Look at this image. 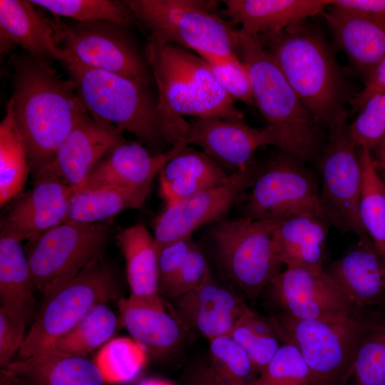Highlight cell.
Returning a JSON list of instances; mask_svg holds the SVG:
<instances>
[{
    "instance_id": "cell-1",
    "label": "cell",
    "mask_w": 385,
    "mask_h": 385,
    "mask_svg": "<svg viewBox=\"0 0 385 385\" xmlns=\"http://www.w3.org/2000/svg\"><path fill=\"white\" fill-rule=\"evenodd\" d=\"M10 60L9 100L34 175L53 160L76 120L88 111L74 82L61 77L47 61L29 54L14 55Z\"/></svg>"
},
{
    "instance_id": "cell-2",
    "label": "cell",
    "mask_w": 385,
    "mask_h": 385,
    "mask_svg": "<svg viewBox=\"0 0 385 385\" xmlns=\"http://www.w3.org/2000/svg\"><path fill=\"white\" fill-rule=\"evenodd\" d=\"M65 54L61 62L92 117L133 134L154 153L166 152L183 140L188 121L166 116L148 85L88 67L66 51Z\"/></svg>"
},
{
    "instance_id": "cell-3",
    "label": "cell",
    "mask_w": 385,
    "mask_h": 385,
    "mask_svg": "<svg viewBox=\"0 0 385 385\" xmlns=\"http://www.w3.org/2000/svg\"><path fill=\"white\" fill-rule=\"evenodd\" d=\"M316 122L328 130L346 123L354 95L324 38L306 20L256 37Z\"/></svg>"
},
{
    "instance_id": "cell-4",
    "label": "cell",
    "mask_w": 385,
    "mask_h": 385,
    "mask_svg": "<svg viewBox=\"0 0 385 385\" xmlns=\"http://www.w3.org/2000/svg\"><path fill=\"white\" fill-rule=\"evenodd\" d=\"M235 51L248 72L255 103L267 123L272 145L304 163L315 160L321 151V125L271 55L256 37L240 29L236 30Z\"/></svg>"
},
{
    "instance_id": "cell-5",
    "label": "cell",
    "mask_w": 385,
    "mask_h": 385,
    "mask_svg": "<svg viewBox=\"0 0 385 385\" xmlns=\"http://www.w3.org/2000/svg\"><path fill=\"white\" fill-rule=\"evenodd\" d=\"M145 57L157 86L160 108L169 118L182 120L188 115L243 120L234 99L198 55L174 43L148 38Z\"/></svg>"
},
{
    "instance_id": "cell-6",
    "label": "cell",
    "mask_w": 385,
    "mask_h": 385,
    "mask_svg": "<svg viewBox=\"0 0 385 385\" xmlns=\"http://www.w3.org/2000/svg\"><path fill=\"white\" fill-rule=\"evenodd\" d=\"M139 25L150 31L149 38L174 43L195 51L224 58L238 57L237 29L215 14V1L125 0Z\"/></svg>"
},
{
    "instance_id": "cell-7",
    "label": "cell",
    "mask_w": 385,
    "mask_h": 385,
    "mask_svg": "<svg viewBox=\"0 0 385 385\" xmlns=\"http://www.w3.org/2000/svg\"><path fill=\"white\" fill-rule=\"evenodd\" d=\"M118 284L101 258L46 294L19 351L26 359L49 349L94 307L115 299Z\"/></svg>"
},
{
    "instance_id": "cell-8",
    "label": "cell",
    "mask_w": 385,
    "mask_h": 385,
    "mask_svg": "<svg viewBox=\"0 0 385 385\" xmlns=\"http://www.w3.org/2000/svg\"><path fill=\"white\" fill-rule=\"evenodd\" d=\"M366 315L342 320L299 319L279 312L270 319L279 340L294 346L314 385H345Z\"/></svg>"
},
{
    "instance_id": "cell-9",
    "label": "cell",
    "mask_w": 385,
    "mask_h": 385,
    "mask_svg": "<svg viewBox=\"0 0 385 385\" xmlns=\"http://www.w3.org/2000/svg\"><path fill=\"white\" fill-rule=\"evenodd\" d=\"M110 235L106 222L66 221L28 240L24 250L35 291L45 294L101 259Z\"/></svg>"
},
{
    "instance_id": "cell-10",
    "label": "cell",
    "mask_w": 385,
    "mask_h": 385,
    "mask_svg": "<svg viewBox=\"0 0 385 385\" xmlns=\"http://www.w3.org/2000/svg\"><path fill=\"white\" fill-rule=\"evenodd\" d=\"M280 221H220L211 230L223 270L249 297L258 296L281 273L283 263L274 245Z\"/></svg>"
},
{
    "instance_id": "cell-11",
    "label": "cell",
    "mask_w": 385,
    "mask_h": 385,
    "mask_svg": "<svg viewBox=\"0 0 385 385\" xmlns=\"http://www.w3.org/2000/svg\"><path fill=\"white\" fill-rule=\"evenodd\" d=\"M319 192L314 174L304 163L282 152L260 165L245 201L244 218L282 220L307 214L324 215Z\"/></svg>"
},
{
    "instance_id": "cell-12",
    "label": "cell",
    "mask_w": 385,
    "mask_h": 385,
    "mask_svg": "<svg viewBox=\"0 0 385 385\" xmlns=\"http://www.w3.org/2000/svg\"><path fill=\"white\" fill-rule=\"evenodd\" d=\"M328 142L319 160L320 202L329 223L359 239L369 237L361 223L359 200L361 168L346 123L329 130Z\"/></svg>"
},
{
    "instance_id": "cell-13",
    "label": "cell",
    "mask_w": 385,
    "mask_h": 385,
    "mask_svg": "<svg viewBox=\"0 0 385 385\" xmlns=\"http://www.w3.org/2000/svg\"><path fill=\"white\" fill-rule=\"evenodd\" d=\"M62 48L83 65L148 85L149 66L123 26L107 21H52Z\"/></svg>"
},
{
    "instance_id": "cell-14",
    "label": "cell",
    "mask_w": 385,
    "mask_h": 385,
    "mask_svg": "<svg viewBox=\"0 0 385 385\" xmlns=\"http://www.w3.org/2000/svg\"><path fill=\"white\" fill-rule=\"evenodd\" d=\"M260 164L231 174L229 183L200 192L192 197L167 203L153 224L158 252L175 241L189 238L200 227L220 219L240 195L250 188Z\"/></svg>"
},
{
    "instance_id": "cell-15",
    "label": "cell",
    "mask_w": 385,
    "mask_h": 385,
    "mask_svg": "<svg viewBox=\"0 0 385 385\" xmlns=\"http://www.w3.org/2000/svg\"><path fill=\"white\" fill-rule=\"evenodd\" d=\"M281 312L306 320H342L360 312L324 270L287 268L269 285Z\"/></svg>"
},
{
    "instance_id": "cell-16",
    "label": "cell",
    "mask_w": 385,
    "mask_h": 385,
    "mask_svg": "<svg viewBox=\"0 0 385 385\" xmlns=\"http://www.w3.org/2000/svg\"><path fill=\"white\" fill-rule=\"evenodd\" d=\"M88 113H83L76 120L53 160L34 175V183L55 179L76 192L108 153L125 140L117 127Z\"/></svg>"
},
{
    "instance_id": "cell-17",
    "label": "cell",
    "mask_w": 385,
    "mask_h": 385,
    "mask_svg": "<svg viewBox=\"0 0 385 385\" xmlns=\"http://www.w3.org/2000/svg\"><path fill=\"white\" fill-rule=\"evenodd\" d=\"M186 145L182 140L168 151L157 153L139 142L125 139L98 163L77 191L117 188L146 199L156 175Z\"/></svg>"
},
{
    "instance_id": "cell-18",
    "label": "cell",
    "mask_w": 385,
    "mask_h": 385,
    "mask_svg": "<svg viewBox=\"0 0 385 385\" xmlns=\"http://www.w3.org/2000/svg\"><path fill=\"white\" fill-rule=\"evenodd\" d=\"M183 142L195 145L222 167L246 170L256 163L258 148L272 145L267 128L258 129L243 122L213 118H192Z\"/></svg>"
},
{
    "instance_id": "cell-19",
    "label": "cell",
    "mask_w": 385,
    "mask_h": 385,
    "mask_svg": "<svg viewBox=\"0 0 385 385\" xmlns=\"http://www.w3.org/2000/svg\"><path fill=\"white\" fill-rule=\"evenodd\" d=\"M177 300L178 315L185 326L208 340L230 334L250 309L234 291L217 282L210 268L197 287Z\"/></svg>"
},
{
    "instance_id": "cell-20",
    "label": "cell",
    "mask_w": 385,
    "mask_h": 385,
    "mask_svg": "<svg viewBox=\"0 0 385 385\" xmlns=\"http://www.w3.org/2000/svg\"><path fill=\"white\" fill-rule=\"evenodd\" d=\"M73 193L72 188L55 179L35 183L1 220V235L21 242L61 224Z\"/></svg>"
},
{
    "instance_id": "cell-21",
    "label": "cell",
    "mask_w": 385,
    "mask_h": 385,
    "mask_svg": "<svg viewBox=\"0 0 385 385\" xmlns=\"http://www.w3.org/2000/svg\"><path fill=\"white\" fill-rule=\"evenodd\" d=\"M324 271L356 309L384 300L385 259L369 237L359 239Z\"/></svg>"
},
{
    "instance_id": "cell-22",
    "label": "cell",
    "mask_w": 385,
    "mask_h": 385,
    "mask_svg": "<svg viewBox=\"0 0 385 385\" xmlns=\"http://www.w3.org/2000/svg\"><path fill=\"white\" fill-rule=\"evenodd\" d=\"M328 6L324 14L334 39L365 81L385 57V18Z\"/></svg>"
},
{
    "instance_id": "cell-23",
    "label": "cell",
    "mask_w": 385,
    "mask_h": 385,
    "mask_svg": "<svg viewBox=\"0 0 385 385\" xmlns=\"http://www.w3.org/2000/svg\"><path fill=\"white\" fill-rule=\"evenodd\" d=\"M221 11L245 34L257 36L282 31L327 9L328 0H224Z\"/></svg>"
},
{
    "instance_id": "cell-24",
    "label": "cell",
    "mask_w": 385,
    "mask_h": 385,
    "mask_svg": "<svg viewBox=\"0 0 385 385\" xmlns=\"http://www.w3.org/2000/svg\"><path fill=\"white\" fill-rule=\"evenodd\" d=\"M32 5L24 0L0 1L1 53L18 44L35 58L62 61L66 54L56 41L52 21Z\"/></svg>"
},
{
    "instance_id": "cell-25",
    "label": "cell",
    "mask_w": 385,
    "mask_h": 385,
    "mask_svg": "<svg viewBox=\"0 0 385 385\" xmlns=\"http://www.w3.org/2000/svg\"><path fill=\"white\" fill-rule=\"evenodd\" d=\"M118 306L121 324L148 354L163 356L183 341L188 328L178 315L169 311L165 302L153 304L121 297Z\"/></svg>"
},
{
    "instance_id": "cell-26",
    "label": "cell",
    "mask_w": 385,
    "mask_h": 385,
    "mask_svg": "<svg viewBox=\"0 0 385 385\" xmlns=\"http://www.w3.org/2000/svg\"><path fill=\"white\" fill-rule=\"evenodd\" d=\"M159 175L160 192L166 204L226 185L232 178L205 153L190 145L170 159Z\"/></svg>"
},
{
    "instance_id": "cell-27",
    "label": "cell",
    "mask_w": 385,
    "mask_h": 385,
    "mask_svg": "<svg viewBox=\"0 0 385 385\" xmlns=\"http://www.w3.org/2000/svg\"><path fill=\"white\" fill-rule=\"evenodd\" d=\"M329 221L307 214L281 220L274 232L276 252L287 268L324 270Z\"/></svg>"
},
{
    "instance_id": "cell-28",
    "label": "cell",
    "mask_w": 385,
    "mask_h": 385,
    "mask_svg": "<svg viewBox=\"0 0 385 385\" xmlns=\"http://www.w3.org/2000/svg\"><path fill=\"white\" fill-rule=\"evenodd\" d=\"M6 368L28 385H103L105 383L94 361L51 349L11 361Z\"/></svg>"
},
{
    "instance_id": "cell-29",
    "label": "cell",
    "mask_w": 385,
    "mask_h": 385,
    "mask_svg": "<svg viewBox=\"0 0 385 385\" xmlns=\"http://www.w3.org/2000/svg\"><path fill=\"white\" fill-rule=\"evenodd\" d=\"M34 291L24 247L0 235V308L24 332L35 309Z\"/></svg>"
},
{
    "instance_id": "cell-30",
    "label": "cell",
    "mask_w": 385,
    "mask_h": 385,
    "mask_svg": "<svg viewBox=\"0 0 385 385\" xmlns=\"http://www.w3.org/2000/svg\"><path fill=\"white\" fill-rule=\"evenodd\" d=\"M115 238L125 260L129 298L148 304L164 303L153 236L145 226L137 224L123 230Z\"/></svg>"
},
{
    "instance_id": "cell-31",
    "label": "cell",
    "mask_w": 385,
    "mask_h": 385,
    "mask_svg": "<svg viewBox=\"0 0 385 385\" xmlns=\"http://www.w3.org/2000/svg\"><path fill=\"white\" fill-rule=\"evenodd\" d=\"M31 171L29 159L9 100L0 123V205L22 192Z\"/></svg>"
},
{
    "instance_id": "cell-32",
    "label": "cell",
    "mask_w": 385,
    "mask_h": 385,
    "mask_svg": "<svg viewBox=\"0 0 385 385\" xmlns=\"http://www.w3.org/2000/svg\"><path fill=\"white\" fill-rule=\"evenodd\" d=\"M345 385H385V312L366 315Z\"/></svg>"
},
{
    "instance_id": "cell-33",
    "label": "cell",
    "mask_w": 385,
    "mask_h": 385,
    "mask_svg": "<svg viewBox=\"0 0 385 385\" xmlns=\"http://www.w3.org/2000/svg\"><path fill=\"white\" fill-rule=\"evenodd\" d=\"M144 197L117 188H101L74 192L64 222H103L127 210L140 209Z\"/></svg>"
},
{
    "instance_id": "cell-34",
    "label": "cell",
    "mask_w": 385,
    "mask_h": 385,
    "mask_svg": "<svg viewBox=\"0 0 385 385\" xmlns=\"http://www.w3.org/2000/svg\"><path fill=\"white\" fill-rule=\"evenodd\" d=\"M357 154L361 168L360 219L368 236L385 259V183L374 165L371 151L359 148Z\"/></svg>"
},
{
    "instance_id": "cell-35",
    "label": "cell",
    "mask_w": 385,
    "mask_h": 385,
    "mask_svg": "<svg viewBox=\"0 0 385 385\" xmlns=\"http://www.w3.org/2000/svg\"><path fill=\"white\" fill-rule=\"evenodd\" d=\"M119 324H121L120 317L107 303L99 304L50 349L66 354L85 356L114 338Z\"/></svg>"
},
{
    "instance_id": "cell-36",
    "label": "cell",
    "mask_w": 385,
    "mask_h": 385,
    "mask_svg": "<svg viewBox=\"0 0 385 385\" xmlns=\"http://www.w3.org/2000/svg\"><path fill=\"white\" fill-rule=\"evenodd\" d=\"M148 352L132 337H115L103 345L93 360L105 383L133 381L146 364Z\"/></svg>"
},
{
    "instance_id": "cell-37",
    "label": "cell",
    "mask_w": 385,
    "mask_h": 385,
    "mask_svg": "<svg viewBox=\"0 0 385 385\" xmlns=\"http://www.w3.org/2000/svg\"><path fill=\"white\" fill-rule=\"evenodd\" d=\"M55 15L79 22L107 21L123 27L138 24L124 1L111 0H30ZM139 25V24H138Z\"/></svg>"
},
{
    "instance_id": "cell-38",
    "label": "cell",
    "mask_w": 385,
    "mask_h": 385,
    "mask_svg": "<svg viewBox=\"0 0 385 385\" xmlns=\"http://www.w3.org/2000/svg\"><path fill=\"white\" fill-rule=\"evenodd\" d=\"M230 334L244 349L259 375L273 358L280 345L270 319H262L250 309Z\"/></svg>"
},
{
    "instance_id": "cell-39",
    "label": "cell",
    "mask_w": 385,
    "mask_h": 385,
    "mask_svg": "<svg viewBox=\"0 0 385 385\" xmlns=\"http://www.w3.org/2000/svg\"><path fill=\"white\" fill-rule=\"evenodd\" d=\"M208 341L210 366L227 385H248L257 377L249 355L230 334Z\"/></svg>"
},
{
    "instance_id": "cell-40",
    "label": "cell",
    "mask_w": 385,
    "mask_h": 385,
    "mask_svg": "<svg viewBox=\"0 0 385 385\" xmlns=\"http://www.w3.org/2000/svg\"><path fill=\"white\" fill-rule=\"evenodd\" d=\"M248 385H314L309 368L299 350L284 343L265 369Z\"/></svg>"
},
{
    "instance_id": "cell-41",
    "label": "cell",
    "mask_w": 385,
    "mask_h": 385,
    "mask_svg": "<svg viewBox=\"0 0 385 385\" xmlns=\"http://www.w3.org/2000/svg\"><path fill=\"white\" fill-rule=\"evenodd\" d=\"M348 130L356 148L372 151L377 147L385 137V91L365 103Z\"/></svg>"
},
{
    "instance_id": "cell-42",
    "label": "cell",
    "mask_w": 385,
    "mask_h": 385,
    "mask_svg": "<svg viewBox=\"0 0 385 385\" xmlns=\"http://www.w3.org/2000/svg\"><path fill=\"white\" fill-rule=\"evenodd\" d=\"M206 61L222 88L233 98L247 106H255L248 72L238 57L224 58L200 55Z\"/></svg>"
},
{
    "instance_id": "cell-43",
    "label": "cell",
    "mask_w": 385,
    "mask_h": 385,
    "mask_svg": "<svg viewBox=\"0 0 385 385\" xmlns=\"http://www.w3.org/2000/svg\"><path fill=\"white\" fill-rule=\"evenodd\" d=\"M208 268L203 252L192 242L183 264L162 293L176 299L184 295L202 282Z\"/></svg>"
},
{
    "instance_id": "cell-44",
    "label": "cell",
    "mask_w": 385,
    "mask_h": 385,
    "mask_svg": "<svg viewBox=\"0 0 385 385\" xmlns=\"http://www.w3.org/2000/svg\"><path fill=\"white\" fill-rule=\"evenodd\" d=\"M192 242L185 238L171 242L158 252V265L160 293L169 284L185 260Z\"/></svg>"
},
{
    "instance_id": "cell-45",
    "label": "cell",
    "mask_w": 385,
    "mask_h": 385,
    "mask_svg": "<svg viewBox=\"0 0 385 385\" xmlns=\"http://www.w3.org/2000/svg\"><path fill=\"white\" fill-rule=\"evenodd\" d=\"M25 332L21 330L0 308V364L6 368L21 349Z\"/></svg>"
},
{
    "instance_id": "cell-46",
    "label": "cell",
    "mask_w": 385,
    "mask_h": 385,
    "mask_svg": "<svg viewBox=\"0 0 385 385\" xmlns=\"http://www.w3.org/2000/svg\"><path fill=\"white\" fill-rule=\"evenodd\" d=\"M385 91V57L364 81V86L352 99L350 105L354 111L361 109L373 96Z\"/></svg>"
},
{
    "instance_id": "cell-47",
    "label": "cell",
    "mask_w": 385,
    "mask_h": 385,
    "mask_svg": "<svg viewBox=\"0 0 385 385\" xmlns=\"http://www.w3.org/2000/svg\"><path fill=\"white\" fill-rule=\"evenodd\" d=\"M329 5L385 18V0H328Z\"/></svg>"
},
{
    "instance_id": "cell-48",
    "label": "cell",
    "mask_w": 385,
    "mask_h": 385,
    "mask_svg": "<svg viewBox=\"0 0 385 385\" xmlns=\"http://www.w3.org/2000/svg\"><path fill=\"white\" fill-rule=\"evenodd\" d=\"M185 385H227L215 372L210 364H198L188 373Z\"/></svg>"
},
{
    "instance_id": "cell-49",
    "label": "cell",
    "mask_w": 385,
    "mask_h": 385,
    "mask_svg": "<svg viewBox=\"0 0 385 385\" xmlns=\"http://www.w3.org/2000/svg\"><path fill=\"white\" fill-rule=\"evenodd\" d=\"M1 385H25L24 382L6 368L1 371Z\"/></svg>"
},
{
    "instance_id": "cell-50",
    "label": "cell",
    "mask_w": 385,
    "mask_h": 385,
    "mask_svg": "<svg viewBox=\"0 0 385 385\" xmlns=\"http://www.w3.org/2000/svg\"><path fill=\"white\" fill-rule=\"evenodd\" d=\"M138 385H174L173 384L158 379H149L143 381Z\"/></svg>"
},
{
    "instance_id": "cell-51",
    "label": "cell",
    "mask_w": 385,
    "mask_h": 385,
    "mask_svg": "<svg viewBox=\"0 0 385 385\" xmlns=\"http://www.w3.org/2000/svg\"><path fill=\"white\" fill-rule=\"evenodd\" d=\"M378 173H379L380 177L381 178L382 180L385 183V169L378 170Z\"/></svg>"
}]
</instances>
